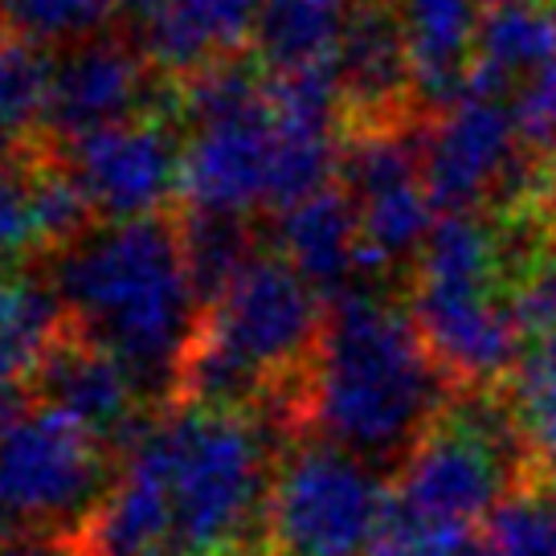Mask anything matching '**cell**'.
Wrapping results in <instances>:
<instances>
[{
	"label": "cell",
	"mask_w": 556,
	"mask_h": 556,
	"mask_svg": "<svg viewBox=\"0 0 556 556\" xmlns=\"http://www.w3.org/2000/svg\"><path fill=\"white\" fill-rule=\"evenodd\" d=\"M454 384L438 368L409 307L372 291L331 299L303 389V421L365 463H405Z\"/></svg>",
	"instance_id": "cell-1"
},
{
	"label": "cell",
	"mask_w": 556,
	"mask_h": 556,
	"mask_svg": "<svg viewBox=\"0 0 556 556\" xmlns=\"http://www.w3.org/2000/svg\"><path fill=\"white\" fill-rule=\"evenodd\" d=\"M53 291L83 340L106 348L143 389L176 384L197 324V282L180 229L160 217L106 222L62 250Z\"/></svg>",
	"instance_id": "cell-2"
},
{
	"label": "cell",
	"mask_w": 556,
	"mask_h": 556,
	"mask_svg": "<svg viewBox=\"0 0 556 556\" xmlns=\"http://www.w3.org/2000/svg\"><path fill=\"white\" fill-rule=\"evenodd\" d=\"M319 331V291L282 254H254L208 303L176 384L201 409H238L312 356Z\"/></svg>",
	"instance_id": "cell-3"
},
{
	"label": "cell",
	"mask_w": 556,
	"mask_h": 556,
	"mask_svg": "<svg viewBox=\"0 0 556 556\" xmlns=\"http://www.w3.org/2000/svg\"><path fill=\"white\" fill-rule=\"evenodd\" d=\"M173 495V553L222 556L266 511V434L238 409H201L152 430Z\"/></svg>",
	"instance_id": "cell-4"
},
{
	"label": "cell",
	"mask_w": 556,
	"mask_h": 556,
	"mask_svg": "<svg viewBox=\"0 0 556 556\" xmlns=\"http://www.w3.org/2000/svg\"><path fill=\"white\" fill-rule=\"evenodd\" d=\"M389 486L361 454L307 442L270 483L266 532L275 556H365L381 523Z\"/></svg>",
	"instance_id": "cell-5"
},
{
	"label": "cell",
	"mask_w": 556,
	"mask_h": 556,
	"mask_svg": "<svg viewBox=\"0 0 556 556\" xmlns=\"http://www.w3.org/2000/svg\"><path fill=\"white\" fill-rule=\"evenodd\" d=\"M99 486V434L70 414L37 405L0 430V536L87 516Z\"/></svg>",
	"instance_id": "cell-6"
},
{
	"label": "cell",
	"mask_w": 556,
	"mask_h": 556,
	"mask_svg": "<svg viewBox=\"0 0 556 556\" xmlns=\"http://www.w3.org/2000/svg\"><path fill=\"white\" fill-rule=\"evenodd\" d=\"M409 315L454 393L500 389L523 361L528 331L511 287H442L414 278Z\"/></svg>",
	"instance_id": "cell-7"
},
{
	"label": "cell",
	"mask_w": 556,
	"mask_h": 556,
	"mask_svg": "<svg viewBox=\"0 0 556 556\" xmlns=\"http://www.w3.org/2000/svg\"><path fill=\"white\" fill-rule=\"evenodd\" d=\"M275 160L278 123L266 90L254 106L192 131L180 152V197L189 213L245 217L250 208L275 201Z\"/></svg>",
	"instance_id": "cell-8"
},
{
	"label": "cell",
	"mask_w": 556,
	"mask_h": 556,
	"mask_svg": "<svg viewBox=\"0 0 556 556\" xmlns=\"http://www.w3.org/2000/svg\"><path fill=\"white\" fill-rule=\"evenodd\" d=\"M180 152L156 119H123L70 139V173L87 189L94 213L111 222L152 217L180 192Z\"/></svg>",
	"instance_id": "cell-9"
},
{
	"label": "cell",
	"mask_w": 556,
	"mask_h": 556,
	"mask_svg": "<svg viewBox=\"0 0 556 556\" xmlns=\"http://www.w3.org/2000/svg\"><path fill=\"white\" fill-rule=\"evenodd\" d=\"M34 389L41 393V405H53L83 421L87 430L99 438L115 442L123 454H131L143 442L139 430V381L119 356H111L106 348L90 344V340H58V344L41 356L34 372Z\"/></svg>",
	"instance_id": "cell-10"
},
{
	"label": "cell",
	"mask_w": 556,
	"mask_h": 556,
	"mask_svg": "<svg viewBox=\"0 0 556 556\" xmlns=\"http://www.w3.org/2000/svg\"><path fill=\"white\" fill-rule=\"evenodd\" d=\"M148 99V58L123 41H83L53 66L46 127L78 139L131 119Z\"/></svg>",
	"instance_id": "cell-11"
},
{
	"label": "cell",
	"mask_w": 556,
	"mask_h": 556,
	"mask_svg": "<svg viewBox=\"0 0 556 556\" xmlns=\"http://www.w3.org/2000/svg\"><path fill=\"white\" fill-rule=\"evenodd\" d=\"M344 106L356 123H389L417 115L409 46L393 0H356L344 46L336 58Z\"/></svg>",
	"instance_id": "cell-12"
},
{
	"label": "cell",
	"mask_w": 556,
	"mask_h": 556,
	"mask_svg": "<svg viewBox=\"0 0 556 556\" xmlns=\"http://www.w3.org/2000/svg\"><path fill=\"white\" fill-rule=\"evenodd\" d=\"M393 4L409 46L414 106L426 115H442L470 90L483 0H393Z\"/></svg>",
	"instance_id": "cell-13"
},
{
	"label": "cell",
	"mask_w": 556,
	"mask_h": 556,
	"mask_svg": "<svg viewBox=\"0 0 556 556\" xmlns=\"http://www.w3.org/2000/svg\"><path fill=\"white\" fill-rule=\"evenodd\" d=\"M152 430L127 454L119 483L90 516V556L173 553V495Z\"/></svg>",
	"instance_id": "cell-14"
},
{
	"label": "cell",
	"mask_w": 556,
	"mask_h": 556,
	"mask_svg": "<svg viewBox=\"0 0 556 556\" xmlns=\"http://www.w3.org/2000/svg\"><path fill=\"white\" fill-rule=\"evenodd\" d=\"M556 66V4L553 0H483L470 90L511 99L516 90Z\"/></svg>",
	"instance_id": "cell-15"
},
{
	"label": "cell",
	"mask_w": 556,
	"mask_h": 556,
	"mask_svg": "<svg viewBox=\"0 0 556 556\" xmlns=\"http://www.w3.org/2000/svg\"><path fill=\"white\" fill-rule=\"evenodd\" d=\"M258 9L262 0H164L143 21V58L189 78L242 50L254 37Z\"/></svg>",
	"instance_id": "cell-16"
},
{
	"label": "cell",
	"mask_w": 556,
	"mask_h": 556,
	"mask_svg": "<svg viewBox=\"0 0 556 556\" xmlns=\"http://www.w3.org/2000/svg\"><path fill=\"white\" fill-rule=\"evenodd\" d=\"M278 250L324 295H344L352 270H361V208L348 189H328L278 208Z\"/></svg>",
	"instance_id": "cell-17"
},
{
	"label": "cell",
	"mask_w": 556,
	"mask_h": 556,
	"mask_svg": "<svg viewBox=\"0 0 556 556\" xmlns=\"http://www.w3.org/2000/svg\"><path fill=\"white\" fill-rule=\"evenodd\" d=\"M352 0H262L254 46L270 74L336 70Z\"/></svg>",
	"instance_id": "cell-18"
},
{
	"label": "cell",
	"mask_w": 556,
	"mask_h": 556,
	"mask_svg": "<svg viewBox=\"0 0 556 556\" xmlns=\"http://www.w3.org/2000/svg\"><path fill=\"white\" fill-rule=\"evenodd\" d=\"M180 245H185V262H189V275L197 282V295L205 303L222 295L233 282V275L254 258L250 229L242 226V217L189 213V222L180 226Z\"/></svg>",
	"instance_id": "cell-19"
},
{
	"label": "cell",
	"mask_w": 556,
	"mask_h": 556,
	"mask_svg": "<svg viewBox=\"0 0 556 556\" xmlns=\"http://www.w3.org/2000/svg\"><path fill=\"white\" fill-rule=\"evenodd\" d=\"M62 319L66 307L53 291V282L41 278H13L9 282V299H4V312H0V344L9 352H17L25 365H41V356L50 352L62 336Z\"/></svg>",
	"instance_id": "cell-20"
},
{
	"label": "cell",
	"mask_w": 556,
	"mask_h": 556,
	"mask_svg": "<svg viewBox=\"0 0 556 556\" xmlns=\"http://www.w3.org/2000/svg\"><path fill=\"white\" fill-rule=\"evenodd\" d=\"M556 486L523 483L486 516L483 536L504 556H556Z\"/></svg>",
	"instance_id": "cell-21"
},
{
	"label": "cell",
	"mask_w": 556,
	"mask_h": 556,
	"mask_svg": "<svg viewBox=\"0 0 556 556\" xmlns=\"http://www.w3.org/2000/svg\"><path fill=\"white\" fill-rule=\"evenodd\" d=\"M53 66L46 50L25 37H0V136H21L46 119Z\"/></svg>",
	"instance_id": "cell-22"
},
{
	"label": "cell",
	"mask_w": 556,
	"mask_h": 556,
	"mask_svg": "<svg viewBox=\"0 0 556 556\" xmlns=\"http://www.w3.org/2000/svg\"><path fill=\"white\" fill-rule=\"evenodd\" d=\"M119 0H4V17L17 37L34 46L53 41H90L94 29H103Z\"/></svg>",
	"instance_id": "cell-23"
},
{
	"label": "cell",
	"mask_w": 556,
	"mask_h": 556,
	"mask_svg": "<svg viewBox=\"0 0 556 556\" xmlns=\"http://www.w3.org/2000/svg\"><path fill=\"white\" fill-rule=\"evenodd\" d=\"M29 189V213H34L37 242L50 245H74L83 233H90L87 222L94 205H90L87 189L78 185V176L70 168H41L25 180Z\"/></svg>",
	"instance_id": "cell-24"
},
{
	"label": "cell",
	"mask_w": 556,
	"mask_h": 556,
	"mask_svg": "<svg viewBox=\"0 0 556 556\" xmlns=\"http://www.w3.org/2000/svg\"><path fill=\"white\" fill-rule=\"evenodd\" d=\"M266 83L270 78H258V70L226 58V62H213V66L197 70V74L185 78L180 106H185V115L192 119V127H201V123L226 119L233 111H245V106H254L258 99H266Z\"/></svg>",
	"instance_id": "cell-25"
},
{
	"label": "cell",
	"mask_w": 556,
	"mask_h": 556,
	"mask_svg": "<svg viewBox=\"0 0 556 556\" xmlns=\"http://www.w3.org/2000/svg\"><path fill=\"white\" fill-rule=\"evenodd\" d=\"M516 312L523 319L528 340L556 344V250L540 262V270L516 291Z\"/></svg>",
	"instance_id": "cell-26"
},
{
	"label": "cell",
	"mask_w": 556,
	"mask_h": 556,
	"mask_svg": "<svg viewBox=\"0 0 556 556\" xmlns=\"http://www.w3.org/2000/svg\"><path fill=\"white\" fill-rule=\"evenodd\" d=\"M29 242H37L34 213H29V189H25L21 176L0 168V258L21 254Z\"/></svg>",
	"instance_id": "cell-27"
},
{
	"label": "cell",
	"mask_w": 556,
	"mask_h": 556,
	"mask_svg": "<svg viewBox=\"0 0 556 556\" xmlns=\"http://www.w3.org/2000/svg\"><path fill=\"white\" fill-rule=\"evenodd\" d=\"M25 384H34V365H25L17 352H9L0 344V430L21 417Z\"/></svg>",
	"instance_id": "cell-28"
},
{
	"label": "cell",
	"mask_w": 556,
	"mask_h": 556,
	"mask_svg": "<svg viewBox=\"0 0 556 556\" xmlns=\"http://www.w3.org/2000/svg\"><path fill=\"white\" fill-rule=\"evenodd\" d=\"M544 197H548V205L556 208V143H553V152L544 156Z\"/></svg>",
	"instance_id": "cell-29"
},
{
	"label": "cell",
	"mask_w": 556,
	"mask_h": 556,
	"mask_svg": "<svg viewBox=\"0 0 556 556\" xmlns=\"http://www.w3.org/2000/svg\"><path fill=\"white\" fill-rule=\"evenodd\" d=\"M164 0H119V9H127V13H136L139 21H148L152 13H156Z\"/></svg>",
	"instance_id": "cell-30"
},
{
	"label": "cell",
	"mask_w": 556,
	"mask_h": 556,
	"mask_svg": "<svg viewBox=\"0 0 556 556\" xmlns=\"http://www.w3.org/2000/svg\"><path fill=\"white\" fill-rule=\"evenodd\" d=\"M458 556H504V553H500V548H495V544H491L486 536H470L467 548H463Z\"/></svg>",
	"instance_id": "cell-31"
},
{
	"label": "cell",
	"mask_w": 556,
	"mask_h": 556,
	"mask_svg": "<svg viewBox=\"0 0 556 556\" xmlns=\"http://www.w3.org/2000/svg\"><path fill=\"white\" fill-rule=\"evenodd\" d=\"M4 299H9V278L0 275V312H4Z\"/></svg>",
	"instance_id": "cell-32"
},
{
	"label": "cell",
	"mask_w": 556,
	"mask_h": 556,
	"mask_svg": "<svg viewBox=\"0 0 556 556\" xmlns=\"http://www.w3.org/2000/svg\"><path fill=\"white\" fill-rule=\"evenodd\" d=\"M160 556H192V553H160Z\"/></svg>",
	"instance_id": "cell-33"
},
{
	"label": "cell",
	"mask_w": 556,
	"mask_h": 556,
	"mask_svg": "<svg viewBox=\"0 0 556 556\" xmlns=\"http://www.w3.org/2000/svg\"><path fill=\"white\" fill-rule=\"evenodd\" d=\"M0 9H4V0H0Z\"/></svg>",
	"instance_id": "cell-34"
}]
</instances>
